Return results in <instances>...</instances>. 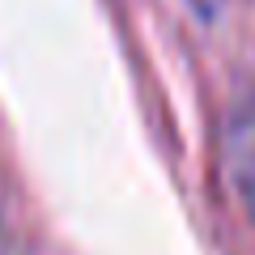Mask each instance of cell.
Returning a JSON list of instances; mask_svg holds the SVG:
<instances>
[{"label":"cell","instance_id":"cell-1","mask_svg":"<svg viewBox=\"0 0 255 255\" xmlns=\"http://www.w3.org/2000/svg\"><path fill=\"white\" fill-rule=\"evenodd\" d=\"M221 170L247 226L255 230V85L238 94L221 119Z\"/></svg>","mask_w":255,"mask_h":255},{"label":"cell","instance_id":"cell-2","mask_svg":"<svg viewBox=\"0 0 255 255\" xmlns=\"http://www.w3.org/2000/svg\"><path fill=\"white\" fill-rule=\"evenodd\" d=\"M221 4H226V0H191V9H196V13H204V17H213V13H217Z\"/></svg>","mask_w":255,"mask_h":255}]
</instances>
